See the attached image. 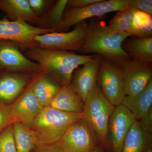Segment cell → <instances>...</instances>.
<instances>
[{"instance_id": "obj_1", "label": "cell", "mask_w": 152, "mask_h": 152, "mask_svg": "<svg viewBox=\"0 0 152 152\" xmlns=\"http://www.w3.org/2000/svg\"><path fill=\"white\" fill-rule=\"evenodd\" d=\"M98 18H91L87 23L86 37L80 52L83 54L94 53L122 66L132 60L123 50L122 45L132 35L127 31H112Z\"/></svg>"}, {"instance_id": "obj_2", "label": "cell", "mask_w": 152, "mask_h": 152, "mask_svg": "<svg viewBox=\"0 0 152 152\" xmlns=\"http://www.w3.org/2000/svg\"><path fill=\"white\" fill-rule=\"evenodd\" d=\"M25 56L40 65L43 71L61 86H71L75 70L92 59L91 56L77 54L75 52L32 47L26 50Z\"/></svg>"}, {"instance_id": "obj_3", "label": "cell", "mask_w": 152, "mask_h": 152, "mask_svg": "<svg viewBox=\"0 0 152 152\" xmlns=\"http://www.w3.org/2000/svg\"><path fill=\"white\" fill-rule=\"evenodd\" d=\"M83 118L82 114L66 113L48 106L43 108L28 128L37 146L57 143L71 125Z\"/></svg>"}, {"instance_id": "obj_4", "label": "cell", "mask_w": 152, "mask_h": 152, "mask_svg": "<svg viewBox=\"0 0 152 152\" xmlns=\"http://www.w3.org/2000/svg\"><path fill=\"white\" fill-rule=\"evenodd\" d=\"M115 107L108 100L97 83L84 104L82 116L96 134L100 143L107 147L108 126Z\"/></svg>"}, {"instance_id": "obj_5", "label": "cell", "mask_w": 152, "mask_h": 152, "mask_svg": "<svg viewBox=\"0 0 152 152\" xmlns=\"http://www.w3.org/2000/svg\"><path fill=\"white\" fill-rule=\"evenodd\" d=\"M129 0H102L81 8L66 7L56 32H66L71 27L86 19L100 18L105 14L129 7Z\"/></svg>"}, {"instance_id": "obj_6", "label": "cell", "mask_w": 152, "mask_h": 152, "mask_svg": "<svg viewBox=\"0 0 152 152\" xmlns=\"http://www.w3.org/2000/svg\"><path fill=\"white\" fill-rule=\"evenodd\" d=\"M88 23L86 20L74 26L66 32H53L36 36L34 47L49 50L78 51L81 50L86 37Z\"/></svg>"}, {"instance_id": "obj_7", "label": "cell", "mask_w": 152, "mask_h": 152, "mask_svg": "<svg viewBox=\"0 0 152 152\" xmlns=\"http://www.w3.org/2000/svg\"><path fill=\"white\" fill-rule=\"evenodd\" d=\"M97 83L113 105L121 104L125 95L121 66L100 56Z\"/></svg>"}, {"instance_id": "obj_8", "label": "cell", "mask_w": 152, "mask_h": 152, "mask_svg": "<svg viewBox=\"0 0 152 152\" xmlns=\"http://www.w3.org/2000/svg\"><path fill=\"white\" fill-rule=\"evenodd\" d=\"M59 143L64 152H90L101 145L96 134L83 118L68 128Z\"/></svg>"}, {"instance_id": "obj_9", "label": "cell", "mask_w": 152, "mask_h": 152, "mask_svg": "<svg viewBox=\"0 0 152 152\" xmlns=\"http://www.w3.org/2000/svg\"><path fill=\"white\" fill-rule=\"evenodd\" d=\"M0 70L34 73L43 70L39 64L22 53L18 43L4 40H0Z\"/></svg>"}, {"instance_id": "obj_10", "label": "cell", "mask_w": 152, "mask_h": 152, "mask_svg": "<svg viewBox=\"0 0 152 152\" xmlns=\"http://www.w3.org/2000/svg\"><path fill=\"white\" fill-rule=\"evenodd\" d=\"M53 32L54 31L40 28L22 21H12L7 18L0 20V40L18 43L22 52L34 47L36 36Z\"/></svg>"}, {"instance_id": "obj_11", "label": "cell", "mask_w": 152, "mask_h": 152, "mask_svg": "<svg viewBox=\"0 0 152 152\" xmlns=\"http://www.w3.org/2000/svg\"><path fill=\"white\" fill-rule=\"evenodd\" d=\"M121 67L125 96L140 92L152 79V63L131 60Z\"/></svg>"}, {"instance_id": "obj_12", "label": "cell", "mask_w": 152, "mask_h": 152, "mask_svg": "<svg viewBox=\"0 0 152 152\" xmlns=\"http://www.w3.org/2000/svg\"><path fill=\"white\" fill-rule=\"evenodd\" d=\"M39 72H15L0 70V104L10 105L12 103Z\"/></svg>"}, {"instance_id": "obj_13", "label": "cell", "mask_w": 152, "mask_h": 152, "mask_svg": "<svg viewBox=\"0 0 152 152\" xmlns=\"http://www.w3.org/2000/svg\"><path fill=\"white\" fill-rule=\"evenodd\" d=\"M136 121L132 113L121 104L115 107L109 119L107 136L110 140L112 152H121L125 139Z\"/></svg>"}, {"instance_id": "obj_14", "label": "cell", "mask_w": 152, "mask_h": 152, "mask_svg": "<svg viewBox=\"0 0 152 152\" xmlns=\"http://www.w3.org/2000/svg\"><path fill=\"white\" fill-rule=\"evenodd\" d=\"M31 84L10 105L13 124L19 123L28 128L30 127L43 108L32 91Z\"/></svg>"}, {"instance_id": "obj_15", "label": "cell", "mask_w": 152, "mask_h": 152, "mask_svg": "<svg viewBox=\"0 0 152 152\" xmlns=\"http://www.w3.org/2000/svg\"><path fill=\"white\" fill-rule=\"evenodd\" d=\"M99 58V55L95 54L72 76L71 87L84 102L96 85Z\"/></svg>"}, {"instance_id": "obj_16", "label": "cell", "mask_w": 152, "mask_h": 152, "mask_svg": "<svg viewBox=\"0 0 152 152\" xmlns=\"http://www.w3.org/2000/svg\"><path fill=\"white\" fill-rule=\"evenodd\" d=\"M61 87L56 80L43 70L35 77L31 84L32 91L43 107L49 106Z\"/></svg>"}, {"instance_id": "obj_17", "label": "cell", "mask_w": 152, "mask_h": 152, "mask_svg": "<svg viewBox=\"0 0 152 152\" xmlns=\"http://www.w3.org/2000/svg\"><path fill=\"white\" fill-rule=\"evenodd\" d=\"M121 104L130 111L136 120L140 119L152 107V79L140 92L125 96Z\"/></svg>"}, {"instance_id": "obj_18", "label": "cell", "mask_w": 152, "mask_h": 152, "mask_svg": "<svg viewBox=\"0 0 152 152\" xmlns=\"http://www.w3.org/2000/svg\"><path fill=\"white\" fill-rule=\"evenodd\" d=\"M84 102L71 86L61 87L49 107L66 113L82 114Z\"/></svg>"}, {"instance_id": "obj_19", "label": "cell", "mask_w": 152, "mask_h": 152, "mask_svg": "<svg viewBox=\"0 0 152 152\" xmlns=\"http://www.w3.org/2000/svg\"><path fill=\"white\" fill-rule=\"evenodd\" d=\"M0 11L12 21H22L35 24L37 20L28 0H0Z\"/></svg>"}, {"instance_id": "obj_20", "label": "cell", "mask_w": 152, "mask_h": 152, "mask_svg": "<svg viewBox=\"0 0 152 152\" xmlns=\"http://www.w3.org/2000/svg\"><path fill=\"white\" fill-rule=\"evenodd\" d=\"M122 48L131 59L152 63V37L131 36L123 42Z\"/></svg>"}, {"instance_id": "obj_21", "label": "cell", "mask_w": 152, "mask_h": 152, "mask_svg": "<svg viewBox=\"0 0 152 152\" xmlns=\"http://www.w3.org/2000/svg\"><path fill=\"white\" fill-rule=\"evenodd\" d=\"M152 142V134L142 131L136 120L126 137L121 152H147Z\"/></svg>"}, {"instance_id": "obj_22", "label": "cell", "mask_w": 152, "mask_h": 152, "mask_svg": "<svg viewBox=\"0 0 152 152\" xmlns=\"http://www.w3.org/2000/svg\"><path fill=\"white\" fill-rule=\"evenodd\" d=\"M68 0H57L54 5L43 16L37 18L35 24L37 27L56 32L66 7Z\"/></svg>"}, {"instance_id": "obj_23", "label": "cell", "mask_w": 152, "mask_h": 152, "mask_svg": "<svg viewBox=\"0 0 152 152\" xmlns=\"http://www.w3.org/2000/svg\"><path fill=\"white\" fill-rule=\"evenodd\" d=\"M127 32L138 37H151L152 15L134 9L129 28Z\"/></svg>"}, {"instance_id": "obj_24", "label": "cell", "mask_w": 152, "mask_h": 152, "mask_svg": "<svg viewBox=\"0 0 152 152\" xmlns=\"http://www.w3.org/2000/svg\"><path fill=\"white\" fill-rule=\"evenodd\" d=\"M15 143L18 152H31L37 146L34 136L28 128L19 124H13Z\"/></svg>"}, {"instance_id": "obj_25", "label": "cell", "mask_w": 152, "mask_h": 152, "mask_svg": "<svg viewBox=\"0 0 152 152\" xmlns=\"http://www.w3.org/2000/svg\"><path fill=\"white\" fill-rule=\"evenodd\" d=\"M134 10L130 6L127 9L118 11L110 22L108 26L109 28L113 31H127L132 21Z\"/></svg>"}, {"instance_id": "obj_26", "label": "cell", "mask_w": 152, "mask_h": 152, "mask_svg": "<svg viewBox=\"0 0 152 152\" xmlns=\"http://www.w3.org/2000/svg\"><path fill=\"white\" fill-rule=\"evenodd\" d=\"M0 152H18L14 140L13 124L0 133Z\"/></svg>"}, {"instance_id": "obj_27", "label": "cell", "mask_w": 152, "mask_h": 152, "mask_svg": "<svg viewBox=\"0 0 152 152\" xmlns=\"http://www.w3.org/2000/svg\"><path fill=\"white\" fill-rule=\"evenodd\" d=\"M31 10L37 18L43 16L54 5L57 0H28Z\"/></svg>"}, {"instance_id": "obj_28", "label": "cell", "mask_w": 152, "mask_h": 152, "mask_svg": "<svg viewBox=\"0 0 152 152\" xmlns=\"http://www.w3.org/2000/svg\"><path fill=\"white\" fill-rule=\"evenodd\" d=\"M129 4L133 8L152 15V0H129Z\"/></svg>"}, {"instance_id": "obj_29", "label": "cell", "mask_w": 152, "mask_h": 152, "mask_svg": "<svg viewBox=\"0 0 152 152\" xmlns=\"http://www.w3.org/2000/svg\"><path fill=\"white\" fill-rule=\"evenodd\" d=\"M10 105L0 104V133L9 125L13 124Z\"/></svg>"}, {"instance_id": "obj_30", "label": "cell", "mask_w": 152, "mask_h": 152, "mask_svg": "<svg viewBox=\"0 0 152 152\" xmlns=\"http://www.w3.org/2000/svg\"><path fill=\"white\" fill-rule=\"evenodd\" d=\"M142 130L149 134H152V107L147 113L138 121Z\"/></svg>"}, {"instance_id": "obj_31", "label": "cell", "mask_w": 152, "mask_h": 152, "mask_svg": "<svg viewBox=\"0 0 152 152\" xmlns=\"http://www.w3.org/2000/svg\"><path fill=\"white\" fill-rule=\"evenodd\" d=\"M35 152H64L59 143L39 145L34 149Z\"/></svg>"}, {"instance_id": "obj_32", "label": "cell", "mask_w": 152, "mask_h": 152, "mask_svg": "<svg viewBox=\"0 0 152 152\" xmlns=\"http://www.w3.org/2000/svg\"><path fill=\"white\" fill-rule=\"evenodd\" d=\"M102 0H68L66 7H68L81 8L99 2Z\"/></svg>"}, {"instance_id": "obj_33", "label": "cell", "mask_w": 152, "mask_h": 152, "mask_svg": "<svg viewBox=\"0 0 152 152\" xmlns=\"http://www.w3.org/2000/svg\"><path fill=\"white\" fill-rule=\"evenodd\" d=\"M90 152H105V149L100 145L96 148Z\"/></svg>"}, {"instance_id": "obj_34", "label": "cell", "mask_w": 152, "mask_h": 152, "mask_svg": "<svg viewBox=\"0 0 152 152\" xmlns=\"http://www.w3.org/2000/svg\"><path fill=\"white\" fill-rule=\"evenodd\" d=\"M152 152V147H151V148H150L148 150V152Z\"/></svg>"}]
</instances>
